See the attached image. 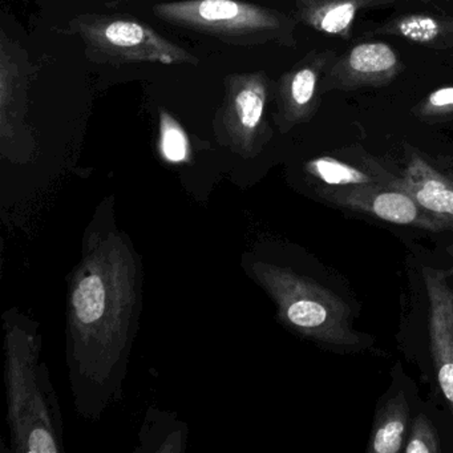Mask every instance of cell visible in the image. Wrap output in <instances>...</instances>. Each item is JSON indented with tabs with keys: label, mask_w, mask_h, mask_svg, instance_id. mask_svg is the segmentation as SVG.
Wrapping results in <instances>:
<instances>
[{
	"label": "cell",
	"mask_w": 453,
	"mask_h": 453,
	"mask_svg": "<svg viewBox=\"0 0 453 453\" xmlns=\"http://www.w3.org/2000/svg\"><path fill=\"white\" fill-rule=\"evenodd\" d=\"M156 18L234 46L278 42L296 46V23L288 15L241 0H181L156 4Z\"/></svg>",
	"instance_id": "obj_1"
},
{
	"label": "cell",
	"mask_w": 453,
	"mask_h": 453,
	"mask_svg": "<svg viewBox=\"0 0 453 453\" xmlns=\"http://www.w3.org/2000/svg\"><path fill=\"white\" fill-rule=\"evenodd\" d=\"M70 28L86 44L89 59L110 65L158 63L198 65L195 55L169 42L150 26L120 15L84 14Z\"/></svg>",
	"instance_id": "obj_2"
},
{
	"label": "cell",
	"mask_w": 453,
	"mask_h": 453,
	"mask_svg": "<svg viewBox=\"0 0 453 453\" xmlns=\"http://www.w3.org/2000/svg\"><path fill=\"white\" fill-rule=\"evenodd\" d=\"M274 286L291 326L333 349L347 351L365 346V335L352 328L349 304L334 291L282 272L274 275Z\"/></svg>",
	"instance_id": "obj_3"
},
{
	"label": "cell",
	"mask_w": 453,
	"mask_h": 453,
	"mask_svg": "<svg viewBox=\"0 0 453 453\" xmlns=\"http://www.w3.org/2000/svg\"><path fill=\"white\" fill-rule=\"evenodd\" d=\"M326 200L334 205L371 214L376 219L396 225L441 232L453 229V217L432 213L415 198L392 184L362 185V187L326 188Z\"/></svg>",
	"instance_id": "obj_4"
},
{
	"label": "cell",
	"mask_w": 453,
	"mask_h": 453,
	"mask_svg": "<svg viewBox=\"0 0 453 453\" xmlns=\"http://www.w3.org/2000/svg\"><path fill=\"white\" fill-rule=\"evenodd\" d=\"M226 95L221 121L225 134L235 147L256 148L266 131L270 83L264 73H234L226 79Z\"/></svg>",
	"instance_id": "obj_5"
},
{
	"label": "cell",
	"mask_w": 453,
	"mask_h": 453,
	"mask_svg": "<svg viewBox=\"0 0 453 453\" xmlns=\"http://www.w3.org/2000/svg\"><path fill=\"white\" fill-rule=\"evenodd\" d=\"M335 59L333 50H315L283 73L277 84L275 115V123L280 131H290L294 127L311 120L323 96V78Z\"/></svg>",
	"instance_id": "obj_6"
},
{
	"label": "cell",
	"mask_w": 453,
	"mask_h": 453,
	"mask_svg": "<svg viewBox=\"0 0 453 453\" xmlns=\"http://www.w3.org/2000/svg\"><path fill=\"white\" fill-rule=\"evenodd\" d=\"M402 71V59L389 44L384 42L357 44L334 60L323 78L322 95L379 88L394 81Z\"/></svg>",
	"instance_id": "obj_7"
},
{
	"label": "cell",
	"mask_w": 453,
	"mask_h": 453,
	"mask_svg": "<svg viewBox=\"0 0 453 453\" xmlns=\"http://www.w3.org/2000/svg\"><path fill=\"white\" fill-rule=\"evenodd\" d=\"M447 273L424 267L423 280L429 301V339L437 383L453 415V288Z\"/></svg>",
	"instance_id": "obj_8"
},
{
	"label": "cell",
	"mask_w": 453,
	"mask_h": 453,
	"mask_svg": "<svg viewBox=\"0 0 453 453\" xmlns=\"http://www.w3.org/2000/svg\"><path fill=\"white\" fill-rule=\"evenodd\" d=\"M395 0H294L296 18L302 25L325 34L349 39L360 12L380 9Z\"/></svg>",
	"instance_id": "obj_9"
},
{
	"label": "cell",
	"mask_w": 453,
	"mask_h": 453,
	"mask_svg": "<svg viewBox=\"0 0 453 453\" xmlns=\"http://www.w3.org/2000/svg\"><path fill=\"white\" fill-rule=\"evenodd\" d=\"M391 184L408 193L426 211L453 217V177L440 173L423 158L412 157L404 176Z\"/></svg>",
	"instance_id": "obj_10"
},
{
	"label": "cell",
	"mask_w": 453,
	"mask_h": 453,
	"mask_svg": "<svg viewBox=\"0 0 453 453\" xmlns=\"http://www.w3.org/2000/svg\"><path fill=\"white\" fill-rule=\"evenodd\" d=\"M372 35L397 36L416 46L431 50L453 47V17L429 14H408L394 18L371 31Z\"/></svg>",
	"instance_id": "obj_11"
},
{
	"label": "cell",
	"mask_w": 453,
	"mask_h": 453,
	"mask_svg": "<svg viewBox=\"0 0 453 453\" xmlns=\"http://www.w3.org/2000/svg\"><path fill=\"white\" fill-rule=\"evenodd\" d=\"M2 60H0V124L2 134L12 132L17 124H22V110H25L26 78L20 65L12 57V47L2 39Z\"/></svg>",
	"instance_id": "obj_12"
},
{
	"label": "cell",
	"mask_w": 453,
	"mask_h": 453,
	"mask_svg": "<svg viewBox=\"0 0 453 453\" xmlns=\"http://www.w3.org/2000/svg\"><path fill=\"white\" fill-rule=\"evenodd\" d=\"M410 426V408L404 394L395 395L376 415L368 452L397 453Z\"/></svg>",
	"instance_id": "obj_13"
},
{
	"label": "cell",
	"mask_w": 453,
	"mask_h": 453,
	"mask_svg": "<svg viewBox=\"0 0 453 453\" xmlns=\"http://www.w3.org/2000/svg\"><path fill=\"white\" fill-rule=\"evenodd\" d=\"M307 172L327 187L346 188L362 185L391 184L395 177H379L336 158L323 156L307 163Z\"/></svg>",
	"instance_id": "obj_14"
},
{
	"label": "cell",
	"mask_w": 453,
	"mask_h": 453,
	"mask_svg": "<svg viewBox=\"0 0 453 453\" xmlns=\"http://www.w3.org/2000/svg\"><path fill=\"white\" fill-rule=\"evenodd\" d=\"M73 307L76 317L84 325H91L102 318L105 310V288L99 275H88L79 283L73 293Z\"/></svg>",
	"instance_id": "obj_15"
},
{
	"label": "cell",
	"mask_w": 453,
	"mask_h": 453,
	"mask_svg": "<svg viewBox=\"0 0 453 453\" xmlns=\"http://www.w3.org/2000/svg\"><path fill=\"white\" fill-rule=\"evenodd\" d=\"M160 150L164 157L171 163H182L189 156V140L179 121L160 111Z\"/></svg>",
	"instance_id": "obj_16"
},
{
	"label": "cell",
	"mask_w": 453,
	"mask_h": 453,
	"mask_svg": "<svg viewBox=\"0 0 453 453\" xmlns=\"http://www.w3.org/2000/svg\"><path fill=\"white\" fill-rule=\"evenodd\" d=\"M420 120H441L453 118V86L441 87L426 95L412 110Z\"/></svg>",
	"instance_id": "obj_17"
},
{
	"label": "cell",
	"mask_w": 453,
	"mask_h": 453,
	"mask_svg": "<svg viewBox=\"0 0 453 453\" xmlns=\"http://www.w3.org/2000/svg\"><path fill=\"white\" fill-rule=\"evenodd\" d=\"M405 453L440 452L436 428L426 415H418L412 421L411 434L404 447Z\"/></svg>",
	"instance_id": "obj_18"
},
{
	"label": "cell",
	"mask_w": 453,
	"mask_h": 453,
	"mask_svg": "<svg viewBox=\"0 0 453 453\" xmlns=\"http://www.w3.org/2000/svg\"><path fill=\"white\" fill-rule=\"evenodd\" d=\"M30 452H57L54 439L46 431H35L30 437Z\"/></svg>",
	"instance_id": "obj_19"
},
{
	"label": "cell",
	"mask_w": 453,
	"mask_h": 453,
	"mask_svg": "<svg viewBox=\"0 0 453 453\" xmlns=\"http://www.w3.org/2000/svg\"><path fill=\"white\" fill-rule=\"evenodd\" d=\"M445 273H447V272H445ZM452 274H453V269L450 270V273H447V277H449V275H452Z\"/></svg>",
	"instance_id": "obj_20"
},
{
	"label": "cell",
	"mask_w": 453,
	"mask_h": 453,
	"mask_svg": "<svg viewBox=\"0 0 453 453\" xmlns=\"http://www.w3.org/2000/svg\"><path fill=\"white\" fill-rule=\"evenodd\" d=\"M452 58H453V54H452Z\"/></svg>",
	"instance_id": "obj_21"
}]
</instances>
